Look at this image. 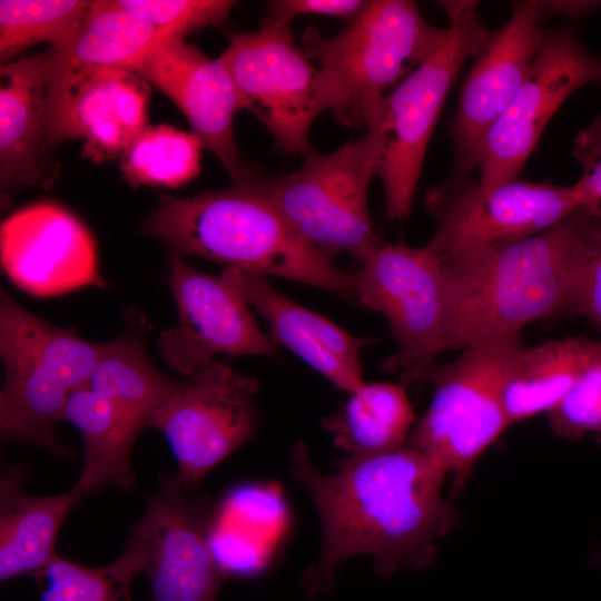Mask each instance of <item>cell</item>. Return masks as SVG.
Returning a JSON list of instances; mask_svg holds the SVG:
<instances>
[{
    "mask_svg": "<svg viewBox=\"0 0 601 601\" xmlns=\"http://www.w3.org/2000/svg\"><path fill=\"white\" fill-rule=\"evenodd\" d=\"M142 573L136 550L126 543L121 555L101 568L81 565L57 556L37 579L41 601H132L130 587Z\"/></svg>",
    "mask_w": 601,
    "mask_h": 601,
    "instance_id": "cell-30",
    "label": "cell"
},
{
    "mask_svg": "<svg viewBox=\"0 0 601 601\" xmlns=\"http://www.w3.org/2000/svg\"><path fill=\"white\" fill-rule=\"evenodd\" d=\"M146 323L128 327L118 338L101 343L88 387L117 403L141 428L154 420L183 386L160 372L145 343Z\"/></svg>",
    "mask_w": 601,
    "mask_h": 601,
    "instance_id": "cell-25",
    "label": "cell"
},
{
    "mask_svg": "<svg viewBox=\"0 0 601 601\" xmlns=\"http://www.w3.org/2000/svg\"><path fill=\"white\" fill-rule=\"evenodd\" d=\"M52 49L45 151L66 140L82 139V156L91 161L120 157L148 126L149 83L130 70L66 63Z\"/></svg>",
    "mask_w": 601,
    "mask_h": 601,
    "instance_id": "cell-15",
    "label": "cell"
},
{
    "mask_svg": "<svg viewBox=\"0 0 601 601\" xmlns=\"http://www.w3.org/2000/svg\"><path fill=\"white\" fill-rule=\"evenodd\" d=\"M353 277L356 304L381 313L397 345L382 368L405 387L425 381L449 349L441 256L428 244H385Z\"/></svg>",
    "mask_w": 601,
    "mask_h": 601,
    "instance_id": "cell-11",
    "label": "cell"
},
{
    "mask_svg": "<svg viewBox=\"0 0 601 601\" xmlns=\"http://www.w3.org/2000/svg\"><path fill=\"white\" fill-rule=\"evenodd\" d=\"M290 18L264 20L256 31L228 32L218 57L229 72L242 108L256 117L288 155L313 150L314 120L331 110L321 69L294 39Z\"/></svg>",
    "mask_w": 601,
    "mask_h": 601,
    "instance_id": "cell-9",
    "label": "cell"
},
{
    "mask_svg": "<svg viewBox=\"0 0 601 601\" xmlns=\"http://www.w3.org/2000/svg\"><path fill=\"white\" fill-rule=\"evenodd\" d=\"M335 465L336 473L323 474L304 443L292 447L290 474L309 493L323 530L318 561L300 578L305 595L329 594L338 565L351 556H372L385 578L431 565L437 541L459 519L442 495L444 470L407 444Z\"/></svg>",
    "mask_w": 601,
    "mask_h": 601,
    "instance_id": "cell-1",
    "label": "cell"
},
{
    "mask_svg": "<svg viewBox=\"0 0 601 601\" xmlns=\"http://www.w3.org/2000/svg\"><path fill=\"white\" fill-rule=\"evenodd\" d=\"M168 38H181L221 26L235 6L230 0H111Z\"/></svg>",
    "mask_w": 601,
    "mask_h": 601,
    "instance_id": "cell-31",
    "label": "cell"
},
{
    "mask_svg": "<svg viewBox=\"0 0 601 601\" xmlns=\"http://www.w3.org/2000/svg\"><path fill=\"white\" fill-rule=\"evenodd\" d=\"M221 279L269 325V335L334 386L348 393L365 384L361 352L375 342L353 336L326 317L279 293L266 276L225 268Z\"/></svg>",
    "mask_w": 601,
    "mask_h": 601,
    "instance_id": "cell-20",
    "label": "cell"
},
{
    "mask_svg": "<svg viewBox=\"0 0 601 601\" xmlns=\"http://www.w3.org/2000/svg\"><path fill=\"white\" fill-rule=\"evenodd\" d=\"M30 476L23 465H7L0 480V580L20 575L38 579L58 556L56 543L62 523L83 496L73 486L50 496L23 490Z\"/></svg>",
    "mask_w": 601,
    "mask_h": 601,
    "instance_id": "cell-22",
    "label": "cell"
},
{
    "mask_svg": "<svg viewBox=\"0 0 601 601\" xmlns=\"http://www.w3.org/2000/svg\"><path fill=\"white\" fill-rule=\"evenodd\" d=\"M601 352V339L566 337L525 346L505 380L503 403L510 425L549 413L569 394Z\"/></svg>",
    "mask_w": 601,
    "mask_h": 601,
    "instance_id": "cell-24",
    "label": "cell"
},
{
    "mask_svg": "<svg viewBox=\"0 0 601 601\" xmlns=\"http://www.w3.org/2000/svg\"><path fill=\"white\" fill-rule=\"evenodd\" d=\"M582 175L572 186L579 205L593 214L601 213V115L581 129L572 147Z\"/></svg>",
    "mask_w": 601,
    "mask_h": 601,
    "instance_id": "cell-33",
    "label": "cell"
},
{
    "mask_svg": "<svg viewBox=\"0 0 601 601\" xmlns=\"http://www.w3.org/2000/svg\"><path fill=\"white\" fill-rule=\"evenodd\" d=\"M168 284L178 324L159 334L157 347L173 371L191 377L217 354L277 355L276 342L259 328L250 306L221 277L199 272L183 256L171 254Z\"/></svg>",
    "mask_w": 601,
    "mask_h": 601,
    "instance_id": "cell-16",
    "label": "cell"
},
{
    "mask_svg": "<svg viewBox=\"0 0 601 601\" xmlns=\"http://www.w3.org/2000/svg\"><path fill=\"white\" fill-rule=\"evenodd\" d=\"M447 28L427 22L408 0H372L338 33L307 26L303 49L321 69L332 114L345 127H364L367 110L381 102L444 42Z\"/></svg>",
    "mask_w": 601,
    "mask_h": 601,
    "instance_id": "cell-6",
    "label": "cell"
},
{
    "mask_svg": "<svg viewBox=\"0 0 601 601\" xmlns=\"http://www.w3.org/2000/svg\"><path fill=\"white\" fill-rule=\"evenodd\" d=\"M134 71L180 109L191 132L218 158L234 181L253 173L244 162L234 135V117L243 109L239 95L218 58H209L181 38H171L154 48Z\"/></svg>",
    "mask_w": 601,
    "mask_h": 601,
    "instance_id": "cell-19",
    "label": "cell"
},
{
    "mask_svg": "<svg viewBox=\"0 0 601 601\" xmlns=\"http://www.w3.org/2000/svg\"><path fill=\"white\" fill-rule=\"evenodd\" d=\"M568 314L584 317L601 333V218L572 292Z\"/></svg>",
    "mask_w": 601,
    "mask_h": 601,
    "instance_id": "cell-34",
    "label": "cell"
},
{
    "mask_svg": "<svg viewBox=\"0 0 601 601\" xmlns=\"http://www.w3.org/2000/svg\"><path fill=\"white\" fill-rule=\"evenodd\" d=\"M92 1L1 0L0 61L40 42L60 46L76 32Z\"/></svg>",
    "mask_w": 601,
    "mask_h": 601,
    "instance_id": "cell-29",
    "label": "cell"
},
{
    "mask_svg": "<svg viewBox=\"0 0 601 601\" xmlns=\"http://www.w3.org/2000/svg\"><path fill=\"white\" fill-rule=\"evenodd\" d=\"M406 387L393 383H365L349 393L333 414L323 417L333 443L348 457L394 451L407 444L414 413Z\"/></svg>",
    "mask_w": 601,
    "mask_h": 601,
    "instance_id": "cell-26",
    "label": "cell"
},
{
    "mask_svg": "<svg viewBox=\"0 0 601 601\" xmlns=\"http://www.w3.org/2000/svg\"><path fill=\"white\" fill-rule=\"evenodd\" d=\"M201 140L168 125L147 126L121 154L120 170L132 187L176 188L201 170Z\"/></svg>",
    "mask_w": 601,
    "mask_h": 601,
    "instance_id": "cell-28",
    "label": "cell"
},
{
    "mask_svg": "<svg viewBox=\"0 0 601 601\" xmlns=\"http://www.w3.org/2000/svg\"><path fill=\"white\" fill-rule=\"evenodd\" d=\"M364 0H274L267 2L264 20L290 18L298 14H318L355 19L367 6Z\"/></svg>",
    "mask_w": 601,
    "mask_h": 601,
    "instance_id": "cell-35",
    "label": "cell"
},
{
    "mask_svg": "<svg viewBox=\"0 0 601 601\" xmlns=\"http://www.w3.org/2000/svg\"><path fill=\"white\" fill-rule=\"evenodd\" d=\"M524 347L521 333L483 338L463 347L454 361L436 364L425 378L434 394L407 445L452 474L455 491L510 426L503 388Z\"/></svg>",
    "mask_w": 601,
    "mask_h": 601,
    "instance_id": "cell-7",
    "label": "cell"
},
{
    "mask_svg": "<svg viewBox=\"0 0 601 601\" xmlns=\"http://www.w3.org/2000/svg\"><path fill=\"white\" fill-rule=\"evenodd\" d=\"M176 474H164L127 544L139 554L150 601H217L226 572L210 544L215 506L191 496Z\"/></svg>",
    "mask_w": 601,
    "mask_h": 601,
    "instance_id": "cell-13",
    "label": "cell"
},
{
    "mask_svg": "<svg viewBox=\"0 0 601 601\" xmlns=\"http://www.w3.org/2000/svg\"><path fill=\"white\" fill-rule=\"evenodd\" d=\"M589 83L601 88V57L585 47L574 28H542L525 80L484 138L476 166L481 186L519 179L550 119Z\"/></svg>",
    "mask_w": 601,
    "mask_h": 601,
    "instance_id": "cell-12",
    "label": "cell"
},
{
    "mask_svg": "<svg viewBox=\"0 0 601 601\" xmlns=\"http://www.w3.org/2000/svg\"><path fill=\"white\" fill-rule=\"evenodd\" d=\"M101 343L82 339L30 313L7 293L0 296V355L4 382L0 392L2 441L35 444L72 456L53 426L65 420L70 395L88 387Z\"/></svg>",
    "mask_w": 601,
    "mask_h": 601,
    "instance_id": "cell-5",
    "label": "cell"
},
{
    "mask_svg": "<svg viewBox=\"0 0 601 601\" xmlns=\"http://www.w3.org/2000/svg\"><path fill=\"white\" fill-rule=\"evenodd\" d=\"M0 258L7 277L36 297L107 286L99 274L92 235L77 216L53 201L29 204L2 221Z\"/></svg>",
    "mask_w": 601,
    "mask_h": 601,
    "instance_id": "cell-17",
    "label": "cell"
},
{
    "mask_svg": "<svg viewBox=\"0 0 601 601\" xmlns=\"http://www.w3.org/2000/svg\"><path fill=\"white\" fill-rule=\"evenodd\" d=\"M447 17L443 45L384 97L383 142L377 168L388 218L406 219L423 161L447 95L469 59L491 35L472 0L441 1Z\"/></svg>",
    "mask_w": 601,
    "mask_h": 601,
    "instance_id": "cell-8",
    "label": "cell"
},
{
    "mask_svg": "<svg viewBox=\"0 0 601 601\" xmlns=\"http://www.w3.org/2000/svg\"><path fill=\"white\" fill-rule=\"evenodd\" d=\"M257 173L226 188L179 198L161 194L141 233L171 254L302 283L356 303L353 274L304 242L262 191Z\"/></svg>",
    "mask_w": 601,
    "mask_h": 601,
    "instance_id": "cell-3",
    "label": "cell"
},
{
    "mask_svg": "<svg viewBox=\"0 0 601 601\" xmlns=\"http://www.w3.org/2000/svg\"><path fill=\"white\" fill-rule=\"evenodd\" d=\"M543 18L551 14L563 16L577 20L595 12L601 8V1H541Z\"/></svg>",
    "mask_w": 601,
    "mask_h": 601,
    "instance_id": "cell-36",
    "label": "cell"
},
{
    "mask_svg": "<svg viewBox=\"0 0 601 601\" xmlns=\"http://www.w3.org/2000/svg\"><path fill=\"white\" fill-rule=\"evenodd\" d=\"M171 396L152 422L167 440L188 489L243 443L257 426L255 377L211 361Z\"/></svg>",
    "mask_w": 601,
    "mask_h": 601,
    "instance_id": "cell-14",
    "label": "cell"
},
{
    "mask_svg": "<svg viewBox=\"0 0 601 601\" xmlns=\"http://www.w3.org/2000/svg\"><path fill=\"white\" fill-rule=\"evenodd\" d=\"M382 108L383 101L367 110L359 139L327 154L311 150L295 173L256 175L262 191L290 228L332 258L344 253L363 263L381 247L367 191L381 158Z\"/></svg>",
    "mask_w": 601,
    "mask_h": 601,
    "instance_id": "cell-4",
    "label": "cell"
},
{
    "mask_svg": "<svg viewBox=\"0 0 601 601\" xmlns=\"http://www.w3.org/2000/svg\"><path fill=\"white\" fill-rule=\"evenodd\" d=\"M551 431L565 440L601 435V352L569 394L548 413Z\"/></svg>",
    "mask_w": 601,
    "mask_h": 601,
    "instance_id": "cell-32",
    "label": "cell"
},
{
    "mask_svg": "<svg viewBox=\"0 0 601 601\" xmlns=\"http://www.w3.org/2000/svg\"><path fill=\"white\" fill-rule=\"evenodd\" d=\"M593 560H594L595 564L601 565V546L597 551Z\"/></svg>",
    "mask_w": 601,
    "mask_h": 601,
    "instance_id": "cell-37",
    "label": "cell"
},
{
    "mask_svg": "<svg viewBox=\"0 0 601 601\" xmlns=\"http://www.w3.org/2000/svg\"><path fill=\"white\" fill-rule=\"evenodd\" d=\"M543 19L540 0L518 2L509 20L491 31L462 82L449 134L454 175L477 166L484 138L525 80L538 52Z\"/></svg>",
    "mask_w": 601,
    "mask_h": 601,
    "instance_id": "cell-18",
    "label": "cell"
},
{
    "mask_svg": "<svg viewBox=\"0 0 601 601\" xmlns=\"http://www.w3.org/2000/svg\"><path fill=\"white\" fill-rule=\"evenodd\" d=\"M168 39L171 38L119 9L111 0H100L92 1L69 40L51 47L69 65L134 71L154 48Z\"/></svg>",
    "mask_w": 601,
    "mask_h": 601,
    "instance_id": "cell-27",
    "label": "cell"
},
{
    "mask_svg": "<svg viewBox=\"0 0 601 601\" xmlns=\"http://www.w3.org/2000/svg\"><path fill=\"white\" fill-rule=\"evenodd\" d=\"M55 52L0 68V181L2 188L45 180V112Z\"/></svg>",
    "mask_w": 601,
    "mask_h": 601,
    "instance_id": "cell-21",
    "label": "cell"
},
{
    "mask_svg": "<svg viewBox=\"0 0 601 601\" xmlns=\"http://www.w3.org/2000/svg\"><path fill=\"white\" fill-rule=\"evenodd\" d=\"M573 186L515 179L485 188L469 175L431 187L424 198L436 229L427 243L460 260L544 231L579 207Z\"/></svg>",
    "mask_w": 601,
    "mask_h": 601,
    "instance_id": "cell-10",
    "label": "cell"
},
{
    "mask_svg": "<svg viewBox=\"0 0 601 601\" xmlns=\"http://www.w3.org/2000/svg\"><path fill=\"white\" fill-rule=\"evenodd\" d=\"M600 218L601 213L579 206L531 237L469 258L442 259L449 349L568 314Z\"/></svg>",
    "mask_w": 601,
    "mask_h": 601,
    "instance_id": "cell-2",
    "label": "cell"
},
{
    "mask_svg": "<svg viewBox=\"0 0 601 601\" xmlns=\"http://www.w3.org/2000/svg\"><path fill=\"white\" fill-rule=\"evenodd\" d=\"M65 420L78 428L83 446V465L73 487L82 495L109 484L132 489L130 456L141 426L111 398L89 387L70 395Z\"/></svg>",
    "mask_w": 601,
    "mask_h": 601,
    "instance_id": "cell-23",
    "label": "cell"
}]
</instances>
